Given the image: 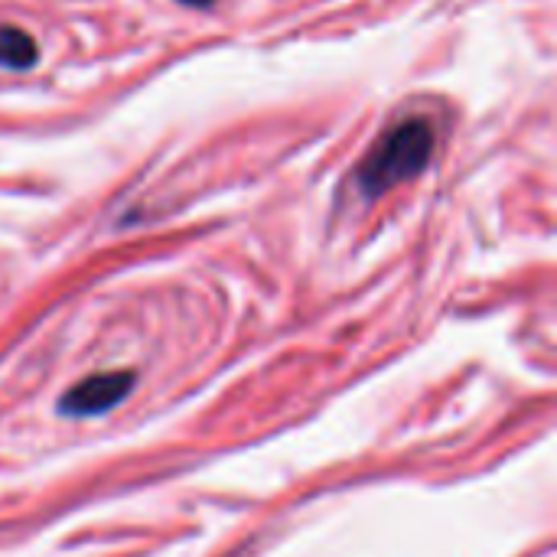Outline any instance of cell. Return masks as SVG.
I'll return each instance as SVG.
<instances>
[{
  "label": "cell",
  "mask_w": 557,
  "mask_h": 557,
  "mask_svg": "<svg viewBox=\"0 0 557 557\" xmlns=\"http://www.w3.org/2000/svg\"><path fill=\"white\" fill-rule=\"evenodd\" d=\"M137 379L134 372H95L82 382H75L62 398H59V414L65 418H98L117 408L131 392Z\"/></svg>",
  "instance_id": "2"
},
{
  "label": "cell",
  "mask_w": 557,
  "mask_h": 557,
  "mask_svg": "<svg viewBox=\"0 0 557 557\" xmlns=\"http://www.w3.org/2000/svg\"><path fill=\"white\" fill-rule=\"evenodd\" d=\"M180 3H193V7H209L212 0H180Z\"/></svg>",
  "instance_id": "4"
},
{
  "label": "cell",
  "mask_w": 557,
  "mask_h": 557,
  "mask_svg": "<svg viewBox=\"0 0 557 557\" xmlns=\"http://www.w3.org/2000/svg\"><path fill=\"white\" fill-rule=\"evenodd\" d=\"M431 153H434V127L424 117H408L395 124L372 147V153L362 160L356 173V183L369 199H379L398 183H408L418 173H424V166L431 163Z\"/></svg>",
  "instance_id": "1"
},
{
  "label": "cell",
  "mask_w": 557,
  "mask_h": 557,
  "mask_svg": "<svg viewBox=\"0 0 557 557\" xmlns=\"http://www.w3.org/2000/svg\"><path fill=\"white\" fill-rule=\"evenodd\" d=\"M39 49L36 42L16 29V26H0V65H10V69H29L36 62Z\"/></svg>",
  "instance_id": "3"
}]
</instances>
